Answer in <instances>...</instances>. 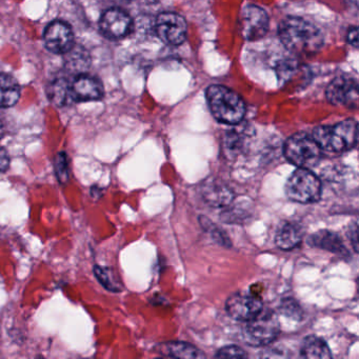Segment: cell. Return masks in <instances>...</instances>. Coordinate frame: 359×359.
<instances>
[{
    "instance_id": "1",
    "label": "cell",
    "mask_w": 359,
    "mask_h": 359,
    "mask_svg": "<svg viewBox=\"0 0 359 359\" xmlns=\"http://www.w3.org/2000/svg\"><path fill=\"white\" fill-rule=\"evenodd\" d=\"M279 37L283 46L297 55H312L323 46L319 29L304 18H285L279 26Z\"/></svg>"
},
{
    "instance_id": "2",
    "label": "cell",
    "mask_w": 359,
    "mask_h": 359,
    "mask_svg": "<svg viewBox=\"0 0 359 359\" xmlns=\"http://www.w3.org/2000/svg\"><path fill=\"white\" fill-rule=\"evenodd\" d=\"M312 137L321 150L341 153L354 148L358 140V126L353 119H346L335 126H321L313 131Z\"/></svg>"
},
{
    "instance_id": "3",
    "label": "cell",
    "mask_w": 359,
    "mask_h": 359,
    "mask_svg": "<svg viewBox=\"0 0 359 359\" xmlns=\"http://www.w3.org/2000/svg\"><path fill=\"white\" fill-rule=\"evenodd\" d=\"M207 100L212 114L219 123L237 125L245 117V102L228 88L211 86L207 90Z\"/></svg>"
},
{
    "instance_id": "4",
    "label": "cell",
    "mask_w": 359,
    "mask_h": 359,
    "mask_svg": "<svg viewBox=\"0 0 359 359\" xmlns=\"http://www.w3.org/2000/svg\"><path fill=\"white\" fill-rule=\"evenodd\" d=\"M285 158L298 168L314 167L320 161L323 150L312 135L300 132L287 138L283 146Z\"/></svg>"
},
{
    "instance_id": "5",
    "label": "cell",
    "mask_w": 359,
    "mask_h": 359,
    "mask_svg": "<svg viewBox=\"0 0 359 359\" xmlns=\"http://www.w3.org/2000/svg\"><path fill=\"white\" fill-rule=\"evenodd\" d=\"M279 320L272 311L264 310L254 318L245 321L243 338L245 344L253 346H266L274 341L279 334Z\"/></svg>"
},
{
    "instance_id": "6",
    "label": "cell",
    "mask_w": 359,
    "mask_h": 359,
    "mask_svg": "<svg viewBox=\"0 0 359 359\" xmlns=\"http://www.w3.org/2000/svg\"><path fill=\"white\" fill-rule=\"evenodd\" d=\"M319 178L306 168H298L285 184V193L291 201L299 203H316L321 196Z\"/></svg>"
},
{
    "instance_id": "7",
    "label": "cell",
    "mask_w": 359,
    "mask_h": 359,
    "mask_svg": "<svg viewBox=\"0 0 359 359\" xmlns=\"http://www.w3.org/2000/svg\"><path fill=\"white\" fill-rule=\"evenodd\" d=\"M156 33L157 36L168 45H182L186 41L188 26L186 20L180 14L165 12L157 18Z\"/></svg>"
},
{
    "instance_id": "8",
    "label": "cell",
    "mask_w": 359,
    "mask_h": 359,
    "mask_svg": "<svg viewBox=\"0 0 359 359\" xmlns=\"http://www.w3.org/2000/svg\"><path fill=\"white\" fill-rule=\"evenodd\" d=\"M239 29L241 36L247 41H254L262 39L268 32V15L257 6H247L241 11Z\"/></svg>"
},
{
    "instance_id": "9",
    "label": "cell",
    "mask_w": 359,
    "mask_h": 359,
    "mask_svg": "<svg viewBox=\"0 0 359 359\" xmlns=\"http://www.w3.org/2000/svg\"><path fill=\"white\" fill-rule=\"evenodd\" d=\"M264 309L262 299L253 294H233L226 302V313L238 321H248Z\"/></svg>"
},
{
    "instance_id": "10",
    "label": "cell",
    "mask_w": 359,
    "mask_h": 359,
    "mask_svg": "<svg viewBox=\"0 0 359 359\" xmlns=\"http://www.w3.org/2000/svg\"><path fill=\"white\" fill-rule=\"evenodd\" d=\"M100 31L110 39H121L130 34L133 27L131 16L118 8L107 10L100 20Z\"/></svg>"
},
{
    "instance_id": "11",
    "label": "cell",
    "mask_w": 359,
    "mask_h": 359,
    "mask_svg": "<svg viewBox=\"0 0 359 359\" xmlns=\"http://www.w3.org/2000/svg\"><path fill=\"white\" fill-rule=\"evenodd\" d=\"M43 43L52 53L66 54L74 46V34L66 22L55 20L46 28Z\"/></svg>"
},
{
    "instance_id": "12",
    "label": "cell",
    "mask_w": 359,
    "mask_h": 359,
    "mask_svg": "<svg viewBox=\"0 0 359 359\" xmlns=\"http://www.w3.org/2000/svg\"><path fill=\"white\" fill-rule=\"evenodd\" d=\"M325 94L331 104L352 108L358 102V85L352 77L338 76L330 83Z\"/></svg>"
},
{
    "instance_id": "13",
    "label": "cell",
    "mask_w": 359,
    "mask_h": 359,
    "mask_svg": "<svg viewBox=\"0 0 359 359\" xmlns=\"http://www.w3.org/2000/svg\"><path fill=\"white\" fill-rule=\"evenodd\" d=\"M71 93L74 102H92L102 100L104 87L100 79L89 75L79 74L71 83Z\"/></svg>"
},
{
    "instance_id": "14",
    "label": "cell",
    "mask_w": 359,
    "mask_h": 359,
    "mask_svg": "<svg viewBox=\"0 0 359 359\" xmlns=\"http://www.w3.org/2000/svg\"><path fill=\"white\" fill-rule=\"evenodd\" d=\"M201 196L208 205L215 208H224L234 198L232 190L224 182L209 180L201 189Z\"/></svg>"
},
{
    "instance_id": "15",
    "label": "cell",
    "mask_w": 359,
    "mask_h": 359,
    "mask_svg": "<svg viewBox=\"0 0 359 359\" xmlns=\"http://www.w3.org/2000/svg\"><path fill=\"white\" fill-rule=\"evenodd\" d=\"M309 245L317 249L327 250L332 253L337 254L341 257H348V249H346L339 235L331 231L321 230L311 235L308 241Z\"/></svg>"
},
{
    "instance_id": "16",
    "label": "cell",
    "mask_w": 359,
    "mask_h": 359,
    "mask_svg": "<svg viewBox=\"0 0 359 359\" xmlns=\"http://www.w3.org/2000/svg\"><path fill=\"white\" fill-rule=\"evenodd\" d=\"M158 354L171 358H205V355L196 346L182 341L163 342L156 348Z\"/></svg>"
},
{
    "instance_id": "17",
    "label": "cell",
    "mask_w": 359,
    "mask_h": 359,
    "mask_svg": "<svg viewBox=\"0 0 359 359\" xmlns=\"http://www.w3.org/2000/svg\"><path fill=\"white\" fill-rule=\"evenodd\" d=\"M302 241V231L298 224L285 222L281 224L275 235V243L279 249L289 251L297 247Z\"/></svg>"
},
{
    "instance_id": "18",
    "label": "cell",
    "mask_w": 359,
    "mask_h": 359,
    "mask_svg": "<svg viewBox=\"0 0 359 359\" xmlns=\"http://www.w3.org/2000/svg\"><path fill=\"white\" fill-rule=\"evenodd\" d=\"M300 355L308 359L332 358V353L327 342L323 338L314 335L304 338L300 346Z\"/></svg>"
},
{
    "instance_id": "19",
    "label": "cell",
    "mask_w": 359,
    "mask_h": 359,
    "mask_svg": "<svg viewBox=\"0 0 359 359\" xmlns=\"http://www.w3.org/2000/svg\"><path fill=\"white\" fill-rule=\"evenodd\" d=\"M20 97V87L14 77L0 74V108H10L16 104Z\"/></svg>"
},
{
    "instance_id": "20",
    "label": "cell",
    "mask_w": 359,
    "mask_h": 359,
    "mask_svg": "<svg viewBox=\"0 0 359 359\" xmlns=\"http://www.w3.org/2000/svg\"><path fill=\"white\" fill-rule=\"evenodd\" d=\"M66 67L72 72L83 73L91 64V58L87 50L79 46H73L66 53Z\"/></svg>"
},
{
    "instance_id": "21",
    "label": "cell",
    "mask_w": 359,
    "mask_h": 359,
    "mask_svg": "<svg viewBox=\"0 0 359 359\" xmlns=\"http://www.w3.org/2000/svg\"><path fill=\"white\" fill-rule=\"evenodd\" d=\"M50 100L57 106L62 107L74 102L71 93V85L65 79H55L48 90Z\"/></svg>"
},
{
    "instance_id": "22",
    "label": "cell",
    "mask_w": 359,
    "mask_h": 359,
    "mask_svg": "<svg viewBox=\"0 0 359 359\" xmlns=\"http://www.w3.org/2000/svg\"><path fill=\"white\" fill-rule=\"evenodd\" d=\"M94 272H95L98 280L102 283V285H104V287L110 290V291H121V285H119L118 281L115 278V275L113 274L112 270L96 266L95 268H94Z\"/></svg>"
},
{
    "instance_id": "23",
    "label": "cell",
    "mask_w": 359,
    "mask_h": 359,
    "mask_svg": "<svg viewBox=\"0 0 359 359\" xmlns=\"http://www.w3.org/2000/svg\"><path fill=\"white\" fill-rule=\"evenodd\" d=\"M224 150L226 156L233 157L237 156L241 152L243 148V140L239 134L236 132H231L224 138Z\"/></svg>"
},
{
    "instance_id": "24",
    "label": "cell",
    "mask_w": 359,
    "mask_h": 359,
    "mask_svg": "<svg viewBox=\"0 0 359 359\" xmlns=\"http://www.w3.org/2000/svg\"><path fill=\"white\" fill-rule=\"evenodd\" d=\"M199 222H201V226L207 230V232L211 234L214 241H217L218 243L224 245V247H229L231 245L230 241H229L228 236L224 234V231L216 226L213 222H210L209 219L205 217L199 218Z\"/></svg>"
},
{
    "instance_id": "25",
    "label": "cell",
    "mask_w": 359,
    "mask_h": 359,
    "mask_svg": "<svg viewBox=\"0 0 359 359\" xmlns=\"http://www.w3.org/2000/svg\"><path fill=\"white\" fill-rule=\"evenodd\" d=\"M281 313L287 315L290 318L295 319V320H299L302 317V306L297 304L294 299H285L283 300L280 306Z\"/></svg>"
},
{
    "instance_id": "26",
    "label": "cell",
    "mask_w": 359,
    "mask_h": 359,
    "mask_svg": "<svg viewBox=\"0 0 359 359\" xmlns=\"http://www.w3.org/2000/svg\"><path fill=\"white\" fill-rule=\"evenodd\" d=\"M55 172L60 182L62 184L68 182L69 180V163L68 157L65 153H60L55 159Z\"/></svg>"
},
{
    "instance_id": "27",
    "label": "cell",
    "mask_w": 359,
    "mask_h": 359,
    "mask_svg": "<svg viewBox=\"0 0 359 359\" xmlns=\"http://www.w3.org/2000/svg\"><path fill=\"white\" fill-rule=\"evenodd\" d=\"M247 356V353L237 346H224L215 354L216 358H245Z\"/></svg>"
},
{
    "instance_id": "28",
    "label": "cell",
    "mask_w": 359,
    "mask_h": 359,
    "mask_svg": "<svg viewBox=\"0 0 359 359\" xmlns=\"http://www.w3.org/2000/svg\"><path fill=\"white\" fill-rule=\"evenodd\" d=\"M358 224L355 222L354 224H351L350 231H348V237H350L351 243H352L354 251H358Z\"/></svg>"
},
{
    "instance_id": "29",
    "label": "cell",
    "mask_w": 359,
    "mask_h": 359,
    "mask_svg": "<svg viewBox=\"0 0 359 359\" xmlns=\"http://www.w3.org/2000/svg\"><path fill=\"white\" fill-rule=\"evenodd\" d=\"M10 157L7 151L0 147V172H5L9 169Z\"/></svg>"
},
{
    "instance_id": "30",
    "label": "cell",
    "mask_w": 359,
    "mask_h": 359,
    "mask_svg": "<svg viewBox=\"0 0 359 359\" xmlns=\"http://www.w3.org/2000/svg\"><path fill=\"white\" fill-rule=\"evenodd\" d=\"M348 43L353 47L357 48L358 47V28L357 27H353L348 30Z\"/></svg>"
}]
</instances>
